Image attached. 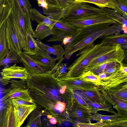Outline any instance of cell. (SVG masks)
<instances>
[{"label":"cell","mask_w":127,"mask_h":127,"mask_svg":"<svg viewBox=\"0 0 127 127\" xmlns=\"http://www.w3.org/2000/svg\"><path fill=\"white\" fill-rule=\"evenodd\" d=\"M50 123L52 124L55 125L57 123V121L55 118L52 117L49 119Z\"/></svg>","instance_id":"45"},{"label":"cell","mask_w":127,"mask_h":127,"mask_svg":"<svg viewBox=\"0 0 127 127\" xmlns=\"http://www.w3.org/2000/svg\"><path fill=\"white\" fill-rule=\"evenodd\" d=\"M121 32L120 25L116 23L94 32L76 42L68 43L64 47V58L69 59L74 53L93 43L98 38H104L119 33Z\"/></svg>","instance_id":"3"},{"label":"cell","mask_w":127,"mask_h":127,"mask_svg":"<svg viewBox=\"0 0 127 127\" xmlns=\"http://www.w3.org/2000/svg\"><path fill=\"white\" fill-rule=\"evenodd\" d=\"M58 80L68 88H71L86 89L89 87H90V85H93L92 83L84 81L80 78L78 79L76 77H64L59 79Z\"/></svg>","instance_id":"19"},{"label":"cell","mask_w":127,"mask_h":127,"mask_svg":"<svg viewBox=\"0 0 127 127\" xmlns=\"http://www.w3.org/2000/svg\"><path fill=\"white\" fill-rule=\"evenodd\" d=\"M39 6L42 7L43 10H46L48 7V4L46 0H36Z\"/></svg>","instance_id":"41"},{"label":"cell","mask_w":127,"mask_h":127,"mask_svg":"<svg viewBox=\"0 0 127 127\" xmlns=\"http://www.w3.org/2000/svg\"><path fill=\"white\" fill-rule=\"evenodd\" d=\"M107 45H127V33H119L106 37L101 41Z\"/></svg>","instance_id":"24"},{"label":"cell","mask_w":127,"mask_h":127,"mask_svg":"<svg viewBox=\"0 0 127 127\" xmlns=\"http://www.w3.org/2000/svg\"><path fill=\"white\" fill-rule=\"evenodd\" d=\"M6 93L1 99L2 102L7 104L10 99L16 98L31 103H34L27 88L11 87L6 91Z\"/></svg>","instance_id":"14"},{"label":"cell","mask_w":127,"mask_h":127,"mask_svg":"<svg viewBox=\"0 0 127 127\" xmlns=\"http://www.w3.org/2000/svg\"><path fill=\"white\" fill-rule=\"evenodd\" d=\"M36 41L40 48L46 51L49 54H53L60 58L64 56V48L62 45L54 44L51 47L43 43L39 39H36Z\"/></svg>","instance_id":"21"},{"label":"cell","mask_w":127,"mask_h":127,"mask_svg":"<svg viewBox=\"0 0 127 127\" xmlns=\"http://www.w3.org/2000/svg\"><path fill=\"white\" fill-rule=\"evenodd\" d=\"M0 115V127H16L12 105L8 103Z\"/></svg>","instance_id":"18"},{"label":"cell","mask_w":127,"mask_h":127,"mask_svg":"<svg viewBox=\"0 0 127 127\" xmlns=\"http://www.w3.org/2000/svg\"><path fill=\"white\" fill-rule=\"evenodd\" d=\"M122 47L123 49L125 56L121 63L124 65L127 66V45Z\"/></svg>","instance_id":"40"},{"label":"cell","mask_w":127,"mask_h":127,"mask_svg":"<svg viewBox=\"0 0 127 127\" xmlns=\"http://www.w3.org/2000/svg\"><path fill=\"white\" fill-rule=\"evenodd\" d=\"M24 12L30 13V10L32 5L29 0H17Z\"/></svg>","instance_id":"38"},{"label":"cell","mask_w":127,"mask_h":127,"mask_svg":"<svg viewBox=\"0 0 127 127\" xmlns=\"http://www.w3.org/2000/svg\"><path fill=\"white\" fill-rule=\"evenodd\" d=\"M120 65V63L118 62L106 63L96 67L91 71L95 74H98V75L99 74L104 72L110 68L118 66Z\"/></svg>","instance_id":"32"},{"label":"cell","mask_w":127,"mask_h":127,"mask_svg":"<svg viewBox=\"0 0 127 127\" xmlns=\"http://www.w3.org/2000/svg\"><path fill=\"white\" fill-rule=\"evenodd\" d=\"M67 86L65 85L62 87V88L60 89L59 92L60 93L62 94H64L65 92V89H66Z\"/></svg>","instance_id":"46"},{"label":"cell","mask_w":127,"mask_h":127,"mask_svg":"<svg viewBox=\"0 0 127 127\" xmlns=\"http://www.w3.org/2000/svg\"><path fill=\"white\" fill-rule=\"evenodd\" d=\"M34 32L35 38L40 40L43 39L55 32L53 29L42 24H38Z\"/></svg>","instance_id":"29"},{"label":"cell","mask_w":127,"mask_h":127,"mask_svg":"<svg viewBox=\"0 0 127 127\" xmlns=\"http://www.w3.org/2000/svg\"><path fill=\"white\" fill-rule=\"evenodd\" d=\"M0 74L2 78L8 80L13 78L27 80L30 75L24 67L17 66L16 64L10 66L6 65L2 70Z\"/></svg>","instance_id":"11"},{"label":"cell","mask_w":127,"mask_h":127,"mask_svg":"<svg viewBox=\"0 0 127 127\" xmlns=\"http://www.w3.org/2000/svg\"><path fill=\"white\" fill-rule=\"evenodd\" d=\"M28 55L36 63L48 71L52 69L57 61L61 58L57 57L53 58L46 51L40 48L35 54Z\"/></svg>","instance_id":"10"},{"label":"cell","mask_w":127,"mask_h":127,"mask_svg":"<svg viewBox=\"0 0 127 127\" xmlns=\"http://www.w3.org/2000/svg\"><path fill=\"white\" fill-rule=\"evenodd\" d=\"M34 38L31 34H27L22 46L23 52L28 55L35 54L39 49Z\"/></svg>","instance_id":"23"},{"label":"cell","mask_w":127,"mask_h":127,"mask_svg":"<svg viewBox=\"0 0 127 127\" xmlns=\"http://www.w3.org/2000/svg\"><path fill=\"white\" fill-rule=\"evenodd\" d=\"M127 2V0H125Z\"/></svg>","instance_id":"49"},{"label":"cell","mask_w":127,"mask_h":127,"mask_svg":"<svg viewBox=\"0 0 127 127\" xmlns=\"http://www.w3.org/2000/svg\"><path fill=\"white\" fill-rule=\"evenodd\" d=\"M52 29L55 32L46 41L47 42H62L65 38H72L81 29L69 24L64 17L56 22Z\"/></svg>","instance_id":"6"},{"label":"cell","mask_w":127,"mask_h":127,"mask_svg":"<svg viewBox=\"0 0 127 127\" xmlns=\"http://www.w3.org/2000/svg\"><path fill=\"white\" fill-rule=\"evenodd\" d=\"M6 27L5 21L0 27V61L6 57L9 51L6 38Z\"/></svg>","instance_id":"25"},{"label":"cell","mask_w":127,"mask_h":127,"mask_svg":"<svg viewBox=\"0 0 127 127\" xmlns=\"http://www.w3.org/2000/svg\"><path fill=\"white\" fill-rule=\"evenodd\" d=\"M77 100L78 102L81 104L85 106H87L86 104L85 103H86L84 101L83 99L81 98H78L77 99Z\"/></svg>","instance_id":"48"},{"label":"cell","mask_w":127,"mask_h":127,"mask_svg":"<svg viewBox=\"0 0 127 127\" xmlns=\"http://www.w3.org/2000/svg\"><path fill=\"white\" fill-rule=\"evenodd\" d=\"M74 0H46L47 9L43 10L44 13L49 17L57 13L60 10L65 11L74 2Z\"/></svg>","instance_id":"15"},{"label":"cell","mask_w":127,"mask_h":127,"mask_svg":"<svg viewBox=\"0 0 127 127\" xmlns=\"http://www.w3.org/2000/svg\"><path fill=\"white\" fill-rule=\"evenodd\" d=\"M6 36L8 47L17 54L22 49L25 39L21 33L11 10L6 21Z\"/></svg>","instance_id":"4"},{"label":"cell","mask_w":127,"mask_h":127,"mask_svg":"<svg viewBox=\"0 0 127 127\" xmlns=\"http://www.w3.org/2000/svg\"><path fill=\"white\" fill-rule=\"evenodd\" d=\"M109 1V0H75L74 1L92 3L101 8L106 7Z\"/></svg>","instance_id":"36"},{"label":"cell","mask_w":127,"mask_h":127,"mask_svg":"<svg viewBox=\"0 0 127 127\" xmlns=\"http://www.w3.org/2000/svg\"><path fill=\"white\" fill-rule=\"evenodd\" d=\"M11 7V0H0V27L7 19Z\"/></svg>","instance_id":"27"},{"label":"cell","mask_w":127,"mask_h":127,"mask_svg":"<svg viewBox=\"0 0 127 127\" xmlns=\"http://www.w3.org/2000/svg\"><path fill=\"white\" fill-rule=\"evenodd\" d=\"M11 104L13 108L16 127L21 126L28 115L35 109L37 107L34 103L22 105Z\"/></svg>","instance_id":"13"},{"label":"cell","mask_w":127,"mask_h":127,"mask_svg":"<svg viewBox=\"0 0 127 127\" xmlns=\"http://www.w3.org/2000/svg\"><path fill=\"white\" fill-rule=\"evenodd\" d=\"M85 93L88 96L91 98H94L95 96L94 93L90 91H86Z\"/></svg>","instance_id":"44"},{"label":"cell","mask_w":127,"mask_h":127,"mask_svg":"<svg viewBox=\"0 0 127 127\" xmlns=\"http://www.w3.org/2000/svg\"><path fill=\"white\" fill-rule=\"evenodd\" d=\"M79 77L81 79L87 81H90L101 84V80L98 75L94 73L92 71H88L84 73Z\"/></svg>","instance_id":"33"},{"label":"cell","mask_w":127,"mask_h":127,"mask_svg":"<svg viewBox=\"0 0 127 127\" xmlns=\"http://www.w3.org/2000/svg\"><path fill=\"white\" fill-rule=\"evenodd\" d=\"M66 20L71 25L80 29L95 24L117 22L104 12L91 14L78 19Z\"/></svg>","instance_id":"8"},{"label":"cell","mask_w":127,"mask_h":127,"mask_svg":"<svg viewBox=\"0 0 127 127\" xmlns=\"http://www.w3.org/2000/svg\"><path fill=\"white\" fill-rule=\"evenodd\" d=\"M10 51L6 57L0 61V65H7L9 64L22 62L19 55L12 49Z\"/></svg>","instance_id":"31"},{"label":"cell","mask_w":127,"mask_h":127,"mask_svg":"<svg viewBox=\"0 0 127 127\" xmlns=\"http://www.w3.org/2000/svg\"><path fill=\"white\" fill-rule=\"evenodd\" d=\"M31 117L26 127H41L40 114L39 112L34 111L31 114Z\"/></svg>","instance_id":"34"},{"label":"cell","mask_w":127,"mask_h":127,"mask_svg":"<svg viewBox=\"0 0 127 127\" xmlns=\"http://www.w3.org/2000/svg\"><path fill=\"white\" fill-rule=\"evenodd\" d=\"M120 66H118L111 68L108 69L103 72L106 73L107 75V76L119 69L120 68Z\"/></svg>","instance_id":"42"},{"label":"cell","mask_w":127,"mask_h":127,"mask_svg":"<svg viewBox=\"0 0 127 127\" xmlns=\"http://www.w3.org/2000/svg\"><path fill=\"white\" fill-rule=\"evenodd\" d=\"M102 12L103 11L101 8H96L86 2L74 1L65 11L64 17L66 19H77Z\"/></svg>","instance_id":"7"},{"label":"cell","mask_w":127,"mask_h":127,"mask_svg":"<svg viewBox=\"0 0 127 127\" xmlns=\"http://www.w3.org/2000/svg\"><path fill=\"white\" fill-rule=\"evenodd\" d=\"M64 58V57L61 58L58 61L55 66L51 71L56 79L66 75L67 73L66 64L64 63H62Z\"/></svg>","instance_id":"30"},{"label":"cell","mask_w":127,"mask_h":127,"mask_svg":"<svg viewBox=\"0 0 127 127\" xmlns=\"http://www.w3.org/2000/svg\"><path fill=\"white\" fill-rule=\"evenodd\" d=\"M111 96L123 101L127 103V89L120 86L111 88L105 91Z\"/></svg>","instance_id":"26"},{"label":"cell","mask_w":127,"mask_h":127,"mask_svg":"<svg viewBox=\"0 0 127 127\" xmlns=\"http://www.w3.org/2000/svg\"><path fill=\"white\" fill-rule=\"evenodd\" d=\"M11 12L21 32L25 39L27 34H31L35 38L32 26L30 13H25L17 0H11Z\"/></svg>","instance_id":"5"},{"label":"cell","mask_w":127,"mask_h":127,"mask_svg":"<svg viewBox=\"0 0 127 127\" xmlns=\"http://www.w3.org/2000/svg\"><path fill=\"white\" fill-rule=\"evenodd\" d=\"M103 92L105 100L107 103L113 106V108L117 110L120 117L127 118V103L111 96L105 91Z\"/></svg>","instance_id":"17"},{"label":"cell","mask_w":127,"mask_h":127,"mask_svg":"<svg viewBox=\"0 0 127 127\" xmlns=\"http://www.w3.org/2000/svg\"><path fill=\"white\" fill-rule=\"evenodd\" d=\"M54 77L50 71L30 75L27 80V88L33 102L49 115L53 114V110L54 111L53 100L57 99L59 94L52 86V81Z\"/></svg>","instance_id":"1"},{"label":"cell","mask_w":127,"mask_h":127,"mask_svg":"<svg viewBox=\"0 0 127 127\" xmlns=\"http://www.w3.org/2000/svg\"><path fill=\"white\" fill-rule=\"evenodd\" d=\"M123 49L119 45L115 49L107 52L94 59L89 64L84 72L91 71L104 63L116 62L121 63L124 57Z\"/></svg>","instance_id":"9"},{"label":"cell","mask_w":127,"mask_h":127,"mask_svg":"<svg viewBox=\"0 0 127 127\" xmlns=\"http://www.w3.org/2000/svg\"><path fill=\"white\" fill-rule=\"evenodd\" d=\"M119 45H111L100 43L89 45L79 51L75 57L79 56L67 66L66 77H79L84 72L90 63L95 58L116 48Z\"/></svg>","instance_id":"2"},{"label":"cell","mask_w":127,"mask_h":127,"mask_svg":"<svg viewBox=\"0 0 127 127\" xmlns=\"http://www.w3.org/2000/svg\"><path fill=\"white\" fill-rule=\"evenodd\" d=\"M31 20L35 21L38 24H42L52 29L55 23L57 21L53 19L48 16H44L35 8H31L30 10Z\"/></svg>","instance_id":"20"},{"label":"cell","mask_w":127,"mask_h":127,"mask_svg":"<svg viewBox=\"0 0 127 127\" xmlns=\"http://www.w3.org/2000/svg\"><path fill=\"white\" fill-rule=\"evenodd\" d=\"M98 75L99 78L101 80L105 79L107 76V74L104 72L100 73Z\"/></svg>","instance_id":"43"},{"label":"cell","mask_w":127,"mask_h":127,"mask_svg":"<svg viewBox=\"0 0 127 127\" xmlns=\"http://www.w3.org/2000/svg\"><path fill=\"white\" fill-rule=\"evenodd\" d=\"M18 54L21 58V63L30 75L48 72L36 63L28 55L23 52L21 51Z\"/></svg>","instance_id":"16"},{"label":"cell","mask_w":127,"mask_h":127,"mask_svg":"<svg viewBox=\"0 0 127 127\" xmlns=\"http://www.w3.org/2000/svg\"><path fill=\"white\" fill-rule=\"evenodd\" d=\"M107 123V127H127V118L118 117L114 121Z\"/></svg>","instance_id":"35"},{"label":"cell","mask_w":127,"mask_h":127,"mask_svg":"<svg viewBox=\"0 0 127 127\" xmlns=\"http://www.w3.org/2000/svg\"><path fill=\"white\" fill-rule=\"evenodd\" d=\"M106 7L127 16V2L125 0H109Z\"/></svg>","instance_id":"28"},{"label":"cell","mask_w":127,"mask_h":127,"mask_svg":"<svg viewBox=\"0 0 127 127\" xmlns=\"http://www.w3.org/2000/svg\"><path fill=\"white\" fill-rule=\"evenodd\" d=\"M117 22L122 26L123 31L127 33V16L120 13L111 9L104 7L100 8Z\"/></svg>","instance_id":"22"},{"label":"cell","mask_w":127,"mask_h":127,"mask_svg":"<svg viewBox=\"0 0 127 127\" xmlns=\"http://www.w3.org/2000/svg\"><path fill=\"white\" fill-rule=\"evenodd\" d=\"M101 85L105 90L127 83V73L120 68L101 80Z\"/></svg>","instance_id":"12"},{"label":"cell","mask_w":127,"mask_h":127,"mask_svg":"<svg viewBox=\"0 0 127 127\" xmlns=\"http://www.w3.org/2000/svg\"><path fill=\"white\" fill-rule=\"evenodd\" d=\"M76 114L79 117H82L83 115L82 112L80 110H78L76 111Z\"/></svg>","instance_id":"47"},{"label":"cell","mask_w":127,"mask_h":127,"mask_svg":"<svg viewBox=\"0 0 127 127\" xmlns=\"http://www.w3.org/2000/svg\"></svg>","instance_id":"50"},{"label":"cell","mask_w":127,"mask_h":127,"mask_svg":"<svg viewBox=\"0 0 127 127\" xmlns=\"http://www.w3.org/2000/svg\"><path fill=\"white\" fill-rule=\"evenodd\" d=\"M120 117V115L118 114L110 115L98 114L97 116V118L100 122H108L114 121Z\"/></svg>","instance_id":"37"},{"label":"cell","mask_w":127,"mask_h":127,"mask_svg":"<svg viewBox=\"0 0 127 127\" xmlns=\"http://www.w3.org/2000/svg\"><path fill=\"white\" fill-rule=\"evenodd\" d=\"M65 107V103L60 101H57L55 106L56 108L61 112H62L64 110Z\"/></svg>","instance_id":"39"}]
</instances>
